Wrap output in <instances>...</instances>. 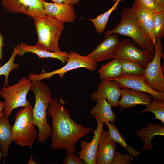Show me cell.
I'll return each mask as SVG.
<instances>
[{
    "instance_id": "1",
    "label": "cell",
    "mask_w": 164,
    "mask_h": 164,
    "mask_svg": "<svg viewBox=\"0 0 164 164\" xmlns=\"http://www.w3.org/2000/svg\"><path fill=\"white\" fill-rule=\"evenodd\" d=\"M63 102L55 97L50 102L47 110V114L52 120L50 149H63L67 152L74 153L77 151L75 145L78 140L94 131L91 128H86L75 123L64 106Z\"/></svg>"
},
{
    "instance_id": "22",
    "label": "cell",
    "mask_w": 164,
    "mask_h": 164,
    "mask_svg": "<svg viewBox=\"0 0 164 164\" xmlns=\"http://www.w3.org/2000/svg\"><path fill=\"white\" fill-rule=\"evenodd\" d=\"M22 50L18 55L21 57L26 53L30 52L37 55L40 58H52L59 60L64 63L68 59V53L62 51L61 53H52L40 50L34 46H29L26 43H22L19 45Z\"/></svg>"
},
{
    "instance_id": "37",
    "label": "cell",
    "mask_w": 164,
    "mask_h": 164,
    "mask_svg": "<svg viewBox=\"0 0 164 164\" xmlns=\"http://www.w3.org/2000/svg\"><path fill=\"white\" fill-rule=\"evenodd\" d=\"M35 162L33 160V158L32 156H31L29 161L28 162V164H35Z\"/></svg>"
},
{
    "instance_id": "14",
    "label": "cell",
    "mask_w": 164,
    "mask_h": 164,
    "mask_svg": "<svg viewBox=\"0 0 164 164\" xmlns=\"http://www.w3.org/2000/svg\"><path fill=\"white\" fill-rule=\"evenodd\" d=\"M90 53L86 56L97 63L112 58L120 41L117 34L105 38Z\"/></svg>"
},
{
    "instance_id": "36",
    "label": "cell",
    "mask_w": 164,
    "mask_h": 164,
    "mask_svg": "<svg viewBox=\"0 0 164 164\" xmlns=\"http://www.w3.org/2000/svg\"><path fill=\"white\" fill-rule=\"evenodd\" d=\"M5 106V102L0 101V117L4 115L3 111Z\"/></svg>"
},
{
    "instance_id": "20",
    "label": "cell",
    "mask_w": 164,
    "mask_h": 164,
    "mask_svg": "<svg viewBox=\"0 0 164 164\" xmlns=\"http://www.w3.org/2000/svg\"><path fill=\"white\" fill-rule=\"evenodd\" d=\"M96 101V104L91 110V114L97 117L103 124L107 122L113 123L117 118L112 110L111 105L105 99Z\"/></svg>"
},
{
    "instance_id": "12",
    "label": "cell",
    "mask_w": 164,
    "mask_h": 164,
    "mask_svg": "<svg viewBox=\"0 0 164 164\" xmlns=\"http://www.w3.org/2000/svg\"><path fill=\"white\" fill-rule=\"evenodd\" d=\"M121 88L118 83L115 80H101L97 90L91 94V98L93 100L105 99L112 107L115 108L118 106Z\"/></svg>"
},
{
    "instance_id": "10",
    "label": "cell",
    "mask_w": 164,
    "mask_h": 164,
    "mask_svg": "<svg viewBox=\"0 0 164 164\" xmlns=\"http://www.w3.org/2000/svg\"><path fill=\"white\" fill-rule=\"evenodd\" d=\"M43 0H1L2 7L12 13L24 14L34 19L46 15Z\"/></svg>"
},
{
    "instance_id": "29",
    "label": "cell",
    "mask_w": 164,
    "mask_h": 164,
    "mask_svg": "<svg viewBox=\"0 0 164 164\" xmlns=\"http://www.w3.org/2000/svg\"><path fill=\"white\" fill-rule=\"evenodd\" d=\"M153 32L157 40H161L164 36V11L153 13Z\"/></svg>"
},
{
    "instance_id": "32",
    "label": "cell",
    "mask_w": 164,
    "mask_h": 164,
    "mask_svg": "<svg viewBox=\"0 0 164 164\" xmlns=\"http://www.w3.org/2000/svg\"><path fill=\"white\" fill-rule=\"evenodd\" d=\"M64 164H84V161L74 153L67 152L66 156L63 160Z\"/></svg>"
},
{
    "instance_id": "21",
    "label": "cell",
    "mask_w": 164,
    "mask_h": 164,
    "mask_svg": "<svg viewBox=\"0 0 164 164\" xmlns=\"http://www.w3.org/2000/svg\"><path fill=\"white\" fill-rule=\"evenodd\" d=\"M4 115L0 117V146L2 157L5 159L8 155L9 146L13 141L11 126Z\"/></svg>"
},
{
    "instance_id": "27",
    "label": "cell",
    "mask_w": 164,
    "mask_h": 164,
    "mask_svg": "<svg viewBox=\"0 0 164 164\" xmlns=\"http://www.w3.org/2000/svg\"><path fill=\"white\" fill-rule=\"evenodd\" d=\"M144 110L141 111L140 113L149 112L155 116L154 119L161 121L164 125V100L153 97L150 103Z\"/></svg>"
},
{
    "instance_id": "23",
    "label": "cell",
    "mask_w": 164,
    "mask_h": 164,
    "mask_svg": "<svg viewBox=\"0 0 164 164\" xmlns=\"http://www.w3.org/2000/svg\"><path fill=\"white\" fill-rule=\"evenodd\" d=\"M98 72L101 80H110L120 77L122 75L120 60L113 58L108 63L101 65Z\"/></svg>"
},
{
    "instance_id": "7",
    "label": "cell",
    "mask_w": 164,
    "mask_h": 164,
    "mask_svg": "<svg viewBox=\"0 0 164 164\" xmlns=\"http://www.w3.org/2000/svg\"><path fill=\"white\" fill-rule=\"evenodd\" d=\"M66 64L59 69L50 72L43 73L39 74L30 73L28 78L31 81L41 80L48 79L52 76L58 75L60 78H63L67 72L77 68H85L91 71L95 70L97 68V63L85 56H82L74 51H71L68 54Z\"/></svg>"
},
{
    "instance_id": "38",
    "label": "cell",
    "mask_w": 164,
    "mask_h": 164,
    "mask_svg": "<svg viewBox=\"0 0 164 164\" xmlns=\"http://www.w3.org/2000/svg\"><path fill=\"white\" fill-rule=\"evenodd\" d=\"M2 157V152H0V161Z\"/></svg>"
},
{
    "instance_id": "28",
    "label": "cell",
    "mask_w": 164,
    "mask_h": 164,
    "mask_svg": "<svg viewBox=\"0 0 164 164\" xmlns=\"http://www.w3.org/2000/svg\"><path fill=\"white\" fill-rule=\"evenodd\" d=\"M119 60L122 74L132 75L144 74V68L138 63L127 59Z\"/></svg>"
},
{
    "instance_id": "19",
    "label": "cell",
    "mask_w": 164,
    "mask_h": 164,
    "mask_svg": "<svg viewBox=\"0 0 164 164\" xmlns=\"http://www.w3.org/2000/svg\"><path fill=\"white\" fill-rule=\"evenodd\" d=\"M136 135L140 137L144 143L140 152L152 148L153 144L152 140L156 135H164V125L159 124L149 123L144 128H141L136 132Z\"/></svg>"
},
{
    "instance_id": "11",
    "label": "cell",
    "mask_w": 164,
    "mask_h": 164,
    "mask_svg": "<svg viewBox=\"0 0 164 164\" xmlns=\"http://www.w3.org/2000/svg\"><path fill=\"white\" fill-rule=\"evenodd\" d=\"M115 80L121 88H125L147 93L153 97L164 100V93L157 92L151 88L146 83L143 74L132 75L122 74L118 78L110 80Z\"/></svg>"
},
{
    "instance_id": "13",
    "label": "cell",
    "mask_w": 164,
    "mask_h": 164,
    "mask_svg": "<svg viewBox=\"0 0 164 164\" xmlns=\"http://www.w3.org/2000/svg\"><path fill=\"white\" fill-rule=\"evenodd\" d=\"M97 121L96 129L93 132L94 135L89 142L86 140L82 141L81 143V150L78 155L84 162L85 164H96V158L100 136L103 129V124L101 123L98 118L93 116Z\"/></svg>"
},
{
    "instance_id": "25",
    "label": "cell",
    "mask_w": 164,
    "mask_h": 164,
    "mask_svg": "<svg viewBox=\"0 0 164 164\" xmlns=\"http://www.w3.org/2000/svg\"><path fill=\"white\" fill-rule=\"evenodd\" d=\"M121 0H116L114 4L106 12L101 14L94 19L88 18V19L94 25L95 30L98 33H103L105 29L108 19L112 12L118 7Z\"/></svg>"
},
{
    "instance_id": "30",
    "label": "cell",
    "mask_w": 164,
    "mask_h": 164,
    "mask_svg": "<svg viewBox=\"0 0 164 164\" xmlns=\"http://www.w3.org/2000/svg\"><path fill=\"white\" fill-rule=\"evenodd\" d=\"M133 159V157L129 155H123L116 151L111 164H129Z\"/></svg>"
},
{
    "instance_id": "4",
    "label": "cell",
    "mask_w": 164,
    "mask_h": 164,
    "mask_svg": "<svg viewBox=\"0 0 164 164\" xmlns=\"http://www.w3.org/2000/svg\"><path fill=\"white\" fill-rule=\"evenodd\" d=\"M37 36L34 46L43 50L61 53L59 41L64 28V23L46 14L34 19Z\"/></svg>"
},
{
    "instance_id": "24",
    "label": "cell",
    "mask_w": 164,
    "mask_h": 164,
    "mask_svg": "<svg viewBox=\"0 0 164 164\" xmlns=\"http://www.w3.org/2000/svg\"><path fill=\"white\" fill-rule=\"evenodd\" d=\"M105 124L108 128L109 134L111 138L125 149L131 156L137 157L140 154V151L136 150L127 143L120 131L113 123L107 122Z\"/></svg>"
},
{
    "instance_id": "31",
    "label": "cell",
    "mask_w": 164,
    "mask_h": 164,
    "mask_svg": "<svg viewBox=\"0 0 164 164\" xmlns=\"http://www.w3.org/2000/svg\"><path fill=\"white\" fill-rule=\"evenodd\" d=\"M142 6L153 13H157L160 11L154 0H136Z\"/></svg>"
},
{
    "instance_id": "33",
    "label": "cell",
    "mask_w": 164,
    "mask_h": 164,
    "mask_svg": "<svg viewBox=\"0 0 164 164\" xmlns=\"http://www.w3.org/2000/svg\"><path fill=\"white\" fill-rule=\"evenodd\" d=\"M54 3H56L67 4L73 6L77 4L80 0H51Z\"/></svg>"
},
{
    "instance_id": "26",
    "label": "cell",
    "mask_w": 164,
    "mask_h": 164,
    "mask_svg": "<svg viewBox=\"0 0 164 164\" xmlns=\"http://www.w3.org/2000/svg\"><path fill=\"white\" fill-rule=\"evenodd\" d=\"M21 50L22 49L19 45L17 44L16 46L14 47L12 55L8 61L4 65L0 67V76L4 75L5 77V80L3 87L8 85V77L10 72L13 70L19 68V65L15 63L14 61L15 57L19 54Z\"/></svg>"
},
{
    "instance_id": "34",
    "label": "cell",
    "mask_w": 164,
    "mask_h": 164,
    "mask_svg": "<svg viewBox=\"0 0 164 164\" xmlns=\"http://www.w3.org/2000/svg\"><path fill=\"white\" fill-rule=\"evenodd\" d=\"M1 30V27H0V62L2 61L3 59L2 54V48L4 46L5 44L4 43V39L3 36L1 35L0 32Z\"/></svg>"
},
{
    "instance_id": "17",
    "label": "cell",
    "mask_w": 164,
    "mask_h": 164,
    "mask_svg": "<svg viewBox=\"0 0 164 164\" xmlns=\"http://www.w3.org/2000/svg\"><path fill=\"white\" fill-rule=\"evenodd\" d=\"M116 151V142L111 138L108 132L103 129L99 138L96 164H111Z\"/></svg>"
},
{
    "instance_id": "2",
    "label": "cell",
    "mask_w": 164,
    "mask_h": 164,
    "mask_svg": "<svg viewBox=\"0 0 164 164\" xmlns=\"http://www.w3.org/2000/svg\"><path fill=\"white\" fill-rule=\"evenodd\" d=\"M30 90L34 93L35 103L33 108L32 121L38 127V142L44 143L51 136L52 128L48 124L46 118L49 104L52 99L49 87L41 80L32 81Z\"/></svg>"
},
{
    "instance_id": "18",
    "label": "cell",
    "mask_w": 164,
    "mask_h": 164,
    "mask_svg": "<svg viewBox=\"0 0 164 164\" xmlns=\"http://www.w3.org/2000/svg\"><path fill=\"white\" fill-rule=\"evenodd\" d=\"M129 9L150 37L154 46L156 40L153 32V13L142 6L136 0L132 6Z\"/></svg>"
},
{
    "instance_id": "35",
    "label": "cell",
    "mask_w": 164,
    "mask_h": 164,
    "mask_svg": "<svg viewBox=\"0 0 164 164\" xmlns=\"http://www.w3.org/2000/svg\"><path fill=\"white\" fill-rule=\"evenodd\" d=\"M154 0L160 11H164V0Z\"/></svg>"
},
{
    "instance_id": "5",
    "label": "cell",
    "mask_w": 164,
    "mask_h": 164,
    "mask_svg": "<svg viewBox=\"0 0 164 164\" xmlns=\"http://www.w3.org/2000/svg\"><path fill=\"white\" fill-rule=\"evenodd\" d=\"M33 108L31 104L19 110L11 126L13 141L21 147L29 146L32 148L37 136L32 121Z\"/></svg>"
},
{
    "instance_id": "15",
    "label": "cell",
    "mask_w": 164,
    "mask_h": 164,
    "mask_svg": "<svg viewBox=\"0 0 164 164\" xmlns=\"http://www.w3.org/2000/svg\"><path fill=\"white\" fill-rule=\"evenodd\" d=\"M121 96L118 106L121 111L138 105L147 106L153 98L151 95L147 93L125 88H121Z\"/></svg>"
},
{
    "instance_id": "16",
    "label": "cell",
    "mask_w": 164,
    "mask_h": 164,
    "mask_svg": "<svg viewBox=\"0 0 164 164\" xmlns=\"http://www.w3.org/2000/svg\"><path fill=\"white\" fill-rule=\"evenodd\" d=\"M46 14L60 21L67 23L74 22L76 14L73 5L65 3H56L42 1Z\"/></svg>"
},
{
    "instance_id": "39",
    "label": "cell",
    "mask_w": 164,
    "mask_h": 164,
    "mask_svg": "<svg viewBox=\"0 0 164 164\" xmlns=\"http://www.w3.org/2000/svg\"><path fill=\"white\" fill-rule=\"evenodd\" d=\"M1 63L0 62V67L1 66Z\"/></svg>"
},
{
    "instance_id": "6",
    "label": "cell",
    "mask_w": 164,
    "mask_h": 164,
    "mask_svg": "<svg viewBox=\"0 0 164 164\" xmlns=\"http://www.w3.org/2000/svg\"><path fill=\"white\" fill-rule=\"evenodd\" d=\"M31 85L32 81L23 77L16 84L3 87L0 90V96L5 101L3 111L6 118H8L15 109L31 104L26 97Z\"/></svg>"
},
{
    "instance_id": "9",
    "label": "cell",
    "mask_w": 164,
    "mask_h": 164,
    "mask_svg": "<svg viewBox=\"0 0 164 164\" xmlns=\"http://www.w3.org/2000/svg\"><path fill=\"white\" fill-rule=\"evenodd\" d=\"M154 55L128 39L120 41L112 58L125 59L136 62L144 68L152 60Z\"/></svg>"
},
{
    "instance_id": "8",
    "label": "cell",
    "mask_w": 164,
    "mask_h": 164,
    "mask_svg": "<svg viewBox=\"0 0 164 164\" xmlns=\"http://www.w3.org/2000/svg\"><path fill=\"white\" fill-rule=\"evenodd\" d=\"M155 53L152 60L144 68V75L147 84L153 90L164 93V76L161 65L163 55L161 40H157L154 46Z\"/></svg>"
},
{
    "instance_id": "3",
    "label": "cell",
    "mask_w": 164,
    "mask_h": 164,
    "mask_svg": "<svg viewBox=\"0 0 164 164\" xmlns=\"http://www.w3.org/2000/svg\"><path fill=\"white\" fill-rule=\"evenodd\" d=\"M113 34L128 37L140 48L148 50L155 55V47L150 37L130 9L123 8L121 20L118 25L112 29L107 31L104 38Z\"/></svg>"
}]
</instances>
